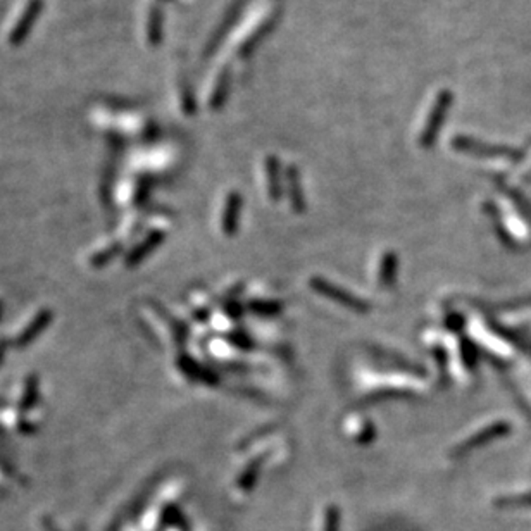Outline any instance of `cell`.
<instances>
[{
	"mask_svg": "<svg viewBox=\"0 0 531 531\" xmlns=\"http://www.w3.org/2000/svg\"><path fill=\"white\" fill-rule=\"evenodd\" d=\"M311 287L314 288L316 292H319L321 295L328 297V299L335 300V302H338L340 306H345L349 307V309L352 311H357V312H366L369 309L368 302H362L361 299H357V297H354L352 294H349V292L342 290V288L335 287V285L328 283L326 280H321V278H312L311 280Z\"/></svg>",
	"mask_w": 531,
	"mask_h": 531,
	"instance_id": "6da1fadb",
	"label": "cell"
},
{
	"mask_svg": "<svg viewBox=\"0 0 531 531\" xmlns=\"http://www.w3.org/2000/svg\"><path fill=\"white\" fill-rule=\"evenodd\" d=\"M241 201L237 197V195H232L226 204V210H225V217H222V229L225 233L232 235L235 233L237 229V222H238V210H240Z\"/></svg>",
	"mask_w": 531,
	"mask_h": 531,
	"instance_id": "7a4b0ae2",
	"label": "cell"
},
{
	"mask_svg": "<svg viewBox=\"0 0 531 531\" xmlns=\"http://www.w3.org/2000/svg\"><path fill=\"white\" fill-rule=\"evenodd\" d=\"M395 273H397L395 256H393V252H386L383 261H381L380 275H378L380 283L383 285V287H390V285L393 283V280H395Z\"/></svg>",
	"mask_w": 531,
	"mask_h": 531,
	"instance_id": "3957f363",
	"label": "cell"
},
{
	"mask_svg": "<svg viewBox=\"0 0 531 531\" xmlns=\"http://www.w3.org/2000/svg\"><path fill=\"white\" fill-rule=\"evenodd\" d=\"M323 531H340V511L338 507L330 506L325 514V530Z\"/></svg>",
	"mask_w": 531,
	"mask_h": 531,
	"instance_id": "277c9868",
	"label": "cell"
},
{
	"mask_svg": "<svg viewBox=\"0 0 531 531\" xmlns=\"http://www.w3.org/2000/svg\"><path fill=\"white\" fill-rule=\"evenodd\" d=\"M497 506H501V507H528V506H531V495L499 499Z\"/></svg>",
	"mask_w": 531,
	"mask_h": 531,
	"instance_id": "5b68a950",
	"label": "cell"
},
{
	"mask_svg": "<svg viewBox=\"0 0 531 531\" xmlns=\"http://www.w3.org/2000/svg\"><path fill=\"white\" fill-rule=\"evenodd\" d=\"M257 467H259V460H257L256 464H251V466H249L247 470H245L244 476H241V478H240V483H238V485L241 487V490H249V488L252 487V483L256 482Z\"/></svg>",
	"mask_w": 531,
	"mask_h": 531,
	"instance_id": "8992f818",
	"label": "cell"
}]
</instances>
